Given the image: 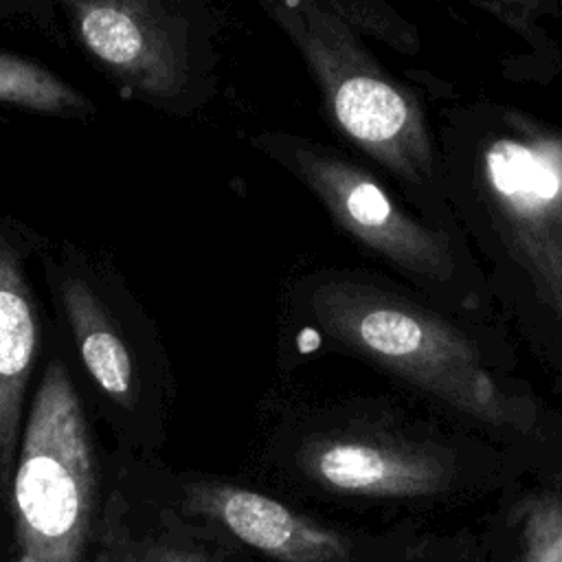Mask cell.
<instances>
[{
    "label": "cell",
    "mask_w": 562,
    "mask_h": 562,
    "mask_svg": "<svg viewBox=\"0 0 562 562\" xmlns=\"http://www.w3.org/2000/svg\"><path fill=\"white\" fill-rule=\"evenodd\" d=\"M81 44L140 94L169 99L184 83V61L145 0H64Z\"/></svg>",
    "instance_id": "obj_6"
},
{
    "label": "cell",
    "mask_w": 562,
    "mask_h": 562,
    "mask_svg": "<svg viewBox=\"0 0 562 562\" xmlns=\"http://www.w3.org/2000/svg\"><path fill=\"white\" fill-rule=\"evenodd\" d=\"M487 171L494 189L505 200L516 189L525 184L518 198L509 204L516 222H529L538 217H547L558 209V187H549L555 178V171L549 165L542 169L540 158L531 151V147H522L516 143H496L487 154Z\"/></svg>",
    "instance_id": "obj_10"
},
{
    "label": "cell",
    "mask_w": 562,
    "mask_h": 562,
    "mask_svg": "<svg viewBox=\"0 0 562 562\" xmlns=\"http://www.w3.org/2000/svg\"><path fill=\"white\" fill-rule=\"evenodd\" d=\"M514 237L547 299L562 312V209L547 217L516 222Z\"/></svg>",
    "instance_id": "obj_12"
},
{
    "label": "cell",
    "mask_w": 562,
    "mask_h": 562,
    "mask_svg": "<svg viewBox=\"0 0 562 562\" xmlns=\"http://www.w3.org/2000/svg\"><path fill=\"white\" fill-rule=\"evenodd\" d=\"M255 145L290 169L336 224L369 250L426 281H448L454 274L446 235L404 213L358 165L329 147L279 132L257 136Z\"/></svg>",
    "instance_id": "obj_4"
},
{
    "label": "cell",
    "mask_w": 562,
    "mask_h": 562,
    "mask_svg": "<svg viewBox=\"0 0 562 562\" xmlns=\"http://www.w3.org/2000/svg\"><path fill=\"white\" fill-rule=\"evenodd\" d=\"M97 507L94 452L66 367L53 360L33 397L11 479L15 562H83Z\"/></svg>",
    "instance_id": "obj_3"
},
{
    "label": "cell",
    "mask_w": 562,
    "mask_h": 562,
    "mask_svg": "<svg viewBox=\"0 0 562 562\" xmlns=\"http://www.w3.org/2000/svg\"><path fill=\"white\" fill-rule=\"evenodd\" d=\"M272 18L312 70L342 136L411 184L432 176V149L415 94L382 70L364 44L314 0H279Z\"/></svg>",
    "instance_id": "obj_2"
},
{
    "label": "cell",
    "mask_w": 562,
    "mask_h": 562,
    "mask_svg": "<svg viewBox=\"0 0 562 562\" xmlns=\"http://www.w3.org/2000/svg\"><path fill=\"white\" fill-rule=\"evenodd\" d=\"M187 509L222 525L277 562H345L349 540L259 492L195 481L187 487Z\"/></svg>",
    "instance_id": "obj_7"
},
{
    "label": "cell",
    "mask_w": 562,
    "mask_h": 562,
    "mask_svg": "<svg viewBox=\"0 0 562 562\" xmlns=\"http://www.w3.org/2000/svg\"><path fill=\"white\" fill-rule=\"evenodd\" d=\"M307 310L329 338L443 404L490 424L512 419L509 402L485 371L474 342L437 314L345 277L312 285Z\"/></svg>",
    "instance_id": "obj_1"
},
{
    "label": "cell",
    "mask_w": 562,
    "mask_h": 562,
    "mask_svg": "<svg viewBox=\"0 0 562 562\" xmlns=\"http://www.w3.org/2000/svg\"><path fill=\"white\" fill-rule=\"evenodd\" d=\"M520 538L522 547L514 562H562V492L525 498Z\"/></svg>",
    "instance_id": "obj_13"
},
{
    "label": "cell",
    "mask_w": 562,
    "mask_h": 562,
    "mask_svg": "<svg viewBox=\"0 0 562 562\" xmlns=\"http://www.w3.org/2000/svg\"><path fill=\"white\" fill-rule=\"evenodd\" d=\"M299 468L327 492L369 498L435 496L452 479V461L439 450L375 435L314 437Z\"/></svg>",
    "instance_id": "obj_5"
},
{
    "label": "cell",
    "mask_w": 562,
    "mask_h": 562,
    "mask_svg": "<svg viewBox=\"0 0 562 562\" xmlns=\"http://www.w3.org/2000/svg\"><path fill=\"white\" fill-rule=\"evenodd\" d=\"M59 294L75 345L92 382L114 402L130 404L136 371L130 349L92 285L75 272L59 274Z\"/></svg>",
    "instance_id": "obj_9"
},
{
    "label": "cell",
    "mask_w": 562,
    "mask_h": 562,
    "mask_svg": "<svg viewBox=\"0 0 562 562\" xmlns=\"http://www.w3.org/2000/svg\"><path fill=\"white\" fill-rule=\"evenodd\" d=\"M40 342V323L20 252L0 237V492L20 448L22 404Z\"/></svg>",
    "instance_id": "obj_8"
},
{
    "label": "cell",
    "mask_w": 562,
    "mask_h": 562,
    "mask_svg": "<svg viewBox=\"0 0 562 562\" xmlns=\"http://www.w3.org/2000/svg\"><path fill=\"white\" fill-rule=\"evenodd\" d=\"M136 562H206L204 558L195 555L193 551H184V549H178V547H165V544H158V547H151V549H145Z\"/></svg>",
    "instance_id": "obj_14"
},
{
    "label": "cell",
    "mask_w": 562,
    "mask_h": 562,
    "mask_svg": "<svg viewBox=\"0 0 562 562\" xmlns=\"http://www.w3.org/2000/svg\"><path fill=\"white\" fill-rule=\"evenodd\" d=\"M0 103H11L46 114L81 116L88 101L48 68L0 50Z\"/></svg>",
    "instance_id": "obj_11"
}]
</instances>
